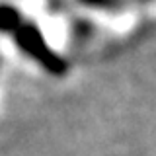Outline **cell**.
<instances>
[{
    "mask_svg": "<svg viewBox=\"0 0 156 156\" xmlns=\"http://www.w3.org/2000/svg\"><path fill=\"white\" fill-rule=\"evenodd\" d=\"M2 29L6 35H12L18 49L27 55L35 65H39L45 72L53 76H62L66 72V61L61 58L49 47L41 29L33 22L23 18L20 10H14L10 4H4V18H2Z\"/></svg>",
    "mask_w": 156,
    "mask_h": 156,
    "instance_id": "obj_1",
    "label": "cell"
},
{
    "mask_svg": "<svg viewBox=\"0 0 156 156\" xmlns=\"http://www.w3.org/2000/svg\"><path fill=\"white\" fill-rule=\"evenodd\" d=\"M76 2L96 12H119L123 8H129L133 0H76Z\"/></svg>",
    "mask_w": 156,
    "mask_h": 156,
    "instance_id": "obj_2",
    "label": "cell"
},
{
    "mask_svg": "<svg viewBox=\"0 0 156 156\" xmlns=\"http://www.w3.org/2000/svg\"><path fill=\"white\" fill-rule=\"evenodd\" d=\"M49 2H51V4H61L62 0H49Z\"/></svg>",
    "mask_w": 156,
    "mask_h": 156,
    "instance_id": "obj_3",
    "label": "cell"
}]
</instances>
